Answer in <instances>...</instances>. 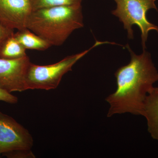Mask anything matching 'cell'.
I'll list each match as a JSON object with an SVG mask.
<instances>
[{
	"label": "cell",
	"instance_id": "obj_1",
	"mask_svg": "<svg viewBox=\"0 0 158 158\" xmlns=\"http://www.w3.org/2000/svg\"><path fill=\"white\" fill-rule=\"evenodd\" d=\"M126 48L131 61L115 72L117 88L106 98L110 106L108 117L126 113L142 116L145 99L158 81V71L151 54L143 50L137 55L128 44Z\"/></svg>",
	"mask_w": 158,
	"mask_h": 158
},
{
	"label": "cell",
	"instance_id": "obj_2",
	"mask_svg": "<svg viewBox=\"0 0 158 158\" xmlns=\"http://www.w3.org/2000/svg\"><path fill=\"white\" fill-rule=\"evenodd\" d=\"M84 27L81 5L49 7L34 10L27 21V28L52 46L63 44L75 30Z\"/></svg>",
	"mask_w": 158,
	"mask_h": 158
},
{
	"label": "cell",
	"instance_id": "obj_3",
	"mask_svg": "<svg viewBox=\"0 0 158 158\" xmlns=\"http://www.w3.org/2000/svg\"><path fill=\"white\" fill-rule=\"evenodd\" d=\"M110 43H111L96 40L94 45L88 49L68 56L59 62L52 65H37L31 62L26 74V90H50L56 89L59 86L63 76L71 71L73 66L80 59L98 46Z\"/></svg>",
	"mask_w": 158,
	"mask_h": 158
},
{
	"label": "cell",
	"instance_id": "obj_4",
	"mask_svg": "<svg viewBox=\"0 0 158 158\" xmlns=\"http://www.w3.org/2000/svg\"><path fill=\"white\" fill-rule=\"evenodd\" d=\"M116 8L112 11V14L118 17L127 31L129 39H134L132 26L136 25L141 32V44L143 50L146 48V42L151 31L158 33V27L152 23L146 17L147 11L150 9L158 10L156 0H114Z\"/></svg>",
	"mask_w": 158,
	"mask_h": 158
},
{
	"label": "cell",
	"instance_id": "obj_5",
	"mask_svg": "<svg viewBox=\"0 0 158 158\" xmlns=\"http://www.w3.org/2000/svg\"><path fill=\"white\" fill-rule=\"evenodd\" d=\"M33 144L27 130L11 116L0 112V156L13 151L31 149Z\"/></svg>",
	"mask_w": 158,
	"mask_h": 158
},
{
	"label": "cell",
	"instance_id": "obj_6",
	"mask_svg": "<svg viewBox=\"0 0 158 158\" xmlns=\"http://www.w3.org/2000/svg\"><path fill=\"white\" fill-rule=\"evenodd\" d=\"M31 62L27 56L14 59L0 58V89L11 93L26 90V74Z\"/></svg>",
	"mask_w": 158,
	"mask_h": 158
},
{
	"label": "cell",
	"instance_id": "obj_7",
	"mask_svg": "<svg viewBox=\"0 0 158 158\" xmlns=\"http://www.w3.org/2000/svg\"><path fill=\"white\" fill-rule=\"evenodd\" d=\"M32 11L31 0H0V23L11 30H23Z\"/></svg>",
	"mask_w": 158,
	"mask_h": 158
},
{
	"label": "cell",
	"instance_id": "obj_8",
	"mask_svg": "<svg viewBox=\"0 0 158 158\" xmlns=\"http://www.w3.org/2000/svg\"><path fill=\"white\" fill-rule=\"evenodd\" d=\"M142 116L147 120L148 132L158 141V87H154L148 94Z\"/></svg>",
	"mask_w": 158,
	"mask_h": 158
},
{
	"label": "cell",
	"instance_id": "obj_9",
	"mask_svg": "<svg viewBox=\"0 0 158 158\" xmlns=\"http://www.w3.org/2000/svg\"><path fill=\"white\" fill-rule=\"evenodd\" d=\"M14 37L26 49L45 51L52 46L45 40L27 28L18 31Z\"/></svg>",
	"mask_w": 158,
	"mask_h": 158
},
{
	"label": "cell",
	"instance_id": "obj_10",
	"mask_svg": "<svg viewBox=\"0 0 158 158\" xmlns=\"http://www.w3.org/2000/svg\"><path fill=\"white\" fill-rule=\"evenodd\" d=\"M27 56L26 49L13 36L9 37L0 48V58L7 59H19Z\"/></svg>",
	"mask_w": 158,
	"mask_h": 158
},
{
	"label": "cell",
	"instance_id": "obj_11",
	"mask_svg": "<svg viewBox=\"0 0 158 158\" xmlns=\"http://www.w3.org/2000/svg\"><path fill=\"white\" fill-rule=\"evenodd\" d=\"M82 0H31L33 11L37 9L61 6H78Z\"/></svg>",
	"mask_w": 158,
	"mask_h": 158
},
{
	"label": "cell",
	"instance_id": "obj_12",
	"mask_svg": "<svg viewBox=\"0 0 158 158\" xmlns=\"http://www.w3.org/2000/svg\"><path fill=\"white\" fill-rule=\"evenodd\" d=\"M9 158H34L35 156L30 150H19L13 151L3 155Z\"/></svg>",
	"mask_w": 158,
	"mask_h": 158
},
{
	"label": "cell",
	"instance_id": "obj_13",
	"mask_svg": "<svg viewBox=\"0 0 158 158\" xmlns=\"http://www.w3.org/2000/svg\"><path fill=\"white\" fill-rule=\"evenodd\" d=\"M14 34V30L6 27L0 23V48L4 43Z\"/></svg>",
	"mask_w": 158,
	"mask_h": 158
},
{
	"label": "cell",
	"instance_id": "obj_14",
	"mask_svg": "<svg viewBox=\"0 0 158 158\" xmlns=\"http://www.w3.org/2000/svg\"><path fill=\"white\" fill-rule=\"evenodd\" d=\"M0 101L11 104H15L18 102V98L11 93L0 89Z\"/></svg>",
	"mask_w": 158,
	"mask_h": 158
}]
</instances>
